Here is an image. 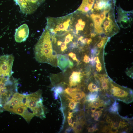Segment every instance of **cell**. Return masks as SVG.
<instances>
[{
  "instance_id": "cell-12",
  "label": "cell",
  "mask_w": 133,
  "mask_h": 133,
  "mask_svg": "<svg viewBox=\"0 0 133 133\" xmlns=\"http://www.w3.org/2000/svg\"><path fill=\"white\" fill-rule=\"evenodd\" d=\"M82 77L81 72L73 71L69 78L70 86H75L80 83Z\"/></svg>"
},
{
  "instance_id": "cell-6",
  "label": "cell",
  "mask_w": 133,
  "mask_h": 133,
  "mask_svg": "<svg viewBox=\"0 0 133 133\" xmlns=\"http://www.w3.org/2000/svg\"><path fill=\"white\" fill-rule=\"evenodd\" d=\"M117 17L116 20L121 28L126 29L132 24L133 20V11L123 10L119 5L116 7Z\"/></svg>"
},
{
  "instance_id": "cell-17",
  "label": "cell",
  "mask_w": 133,
  "mask_h": 133,
  "mask_svg": "<svg viewBox=\"0 0 133 133\" xmlns=\"http://www.w3.org/2000/svg\"><path fill=\"white\" fill-rule=\"evenodd\" d=\"M97 109H93L91 110L92 113L91 116L96 121H98L99 118L102 114V112L101 109L97 110Z\"/></svg>"
},
{
  "instance_id": "cell-31",
  "label": "cell",
  "mask_w": 133,
  "mask_h": 133,
  "mask_svg": "<svg viewBox=\"0 0 133 133\" xmlns=\"http://www.w3.org/2000/svg\"><path fill=\"white\" fill-rule=\"evenodd\" d=\"M100 53V51H96L95 52V53L96 55H98Z\"/></svg>"
},
{
  "instance_id": "cell-14",
  "label": "cell",
  "mask_w": 133,
  "mask_h": 133,
  "mask_svg": "<svg viewBox=\"0 0 133 133\" xmlns=\"http://www.w3.org/2000/svg\"><path fill=\"white\" fill-rule=\"evenodd\" d=\"M101 84L102 89L107 91L109 88L108 79L104 75H100L98 76Z\"/></svg>"
},
{
  "instance_id": "cell-8",
  "label": "cell",
  "mask_w": 133,
  "mask_h": 133,
  "mask_svg": "<svg viewBox=\"0 0 133 133\" xmlns=\"http://www.w3.org/2000/svg\"><path fill=\"white\" fill-rule=\"evenodd\" d=\"M14 59L12 54L0 56V76H12L13 72L12 69Z\"/></svg>"
},
{
  "instance_id": "cell-28",
  "label": "cell",
  "mask_w": 133,
  "mask_h": 133,
  "mask_svg": "<svg viewBox=\"0 0 133 133\" xmlns=\"http://www.w3.org/2000/svg\"><path fill=\"white\" fill-rule=\"evenodd\" d=\"M72 117L68 116L67 117V121L68 124L70 126H71L72 127H73L74 124H72V119L71 118Z\"/></svg>"
},
{
  "instance_id": "cell-26",
  "label": "cell",
  "mask_w": 133,
  "mask_h": 133,
  "mask_svg": "<svg viewBox=\"0 0 133 133\" xmlns=\"http://www.w3.org/2000/svg\"><path fill=\"white\" fill-rule=\"evenodd\" d=\"M68 55L73 60L75 61L78 62H79V61L76 57V55L74 53L71 52L68 53Z\"/></svg>"
},
{
  "instance_id": "cell-10",
  "label": "cell",
  "mask_w": 133,
  "mask_h": 133,
  "mask_svg": "<svg viewBox=\"0 0 133 133\" xmlns=\"http://www.w3.org/2000/svg\"><path fill=\"white\" fill-rule=\"evenodd\" d=\"M29 33L27 25L26 24L21 25L16 30L15 35V41L18 43L25 41L28 36Z\"/></svg>"
},
{
  "instance_id": "cell-23",
  "label": "cell",
  "mask_w": 133,
  "mask_h": 133,
  "mask_svg": "<svg viewBox=\"0 0 133 133\" xmlns=\"http://www.w3.org/2000/svg\"><path fill=\"white\" fill-rule=\"evenodd\" d=\"M96 62L97 63L96 65V69L99 71L100 72L102 69V65L100 62L99 58L97 57L96 58Z\"/></svg>"
},
{
  "instance_id": "cell-21",
  "label": "cell",
  "mask_w": 133,
  "mask_h": 133,
  "mask_svg": "<svg viewBox=\"0 0 133 133\" xmlns=\"http://www.w3.org/2000/svg\"><path fill=\"white\" fill-rule=\"evenodd\" d=\"M80 90L78 88L68 87L65 89L64 91L66 93L69 95L73 92Z\"/></svg>"
},
{
  "instance_id": "cell-2",
  "label": "cell",
  "mask_w": 133,
  "mask_h": 133,
  "mask_svg": "<svg viewBox=\"0 0 133 133\" xmlns=\"http://www.w3.org/2000/svg\"><path fill=\"white\" fill-rule=\"evenodd\" d=\"M70 25L73 33L78 36H87L95 32L94 24L87 13L76 10L71 13Z\"/></svg>"
},
{
  "instance_id": "cell-25",
  "label": "cell",
  "mask_w": 133,
  "mask_h": 133,
  "mask_svg": "<svg viewBox=\"0 0 133 133\" xmlns=\"http://www.w3.org/2000/svg\"><path fill=\"white\" fill-rule=\"evenodd\" d=\"M53 90H55L58 94L62 93L63 91V87L60 86H58L56 87H54L53 88Z\"/></svg>"
},
{
  "instance_id": "cell-15",
  "label": "cell",
  "mask_w": 133,
  "mask_h": 133,
  "mask_svg": "<svg viewBox=\"0 0 133 133\" xmlns=\"http://www.w3.org/2000/svg\"><path fill=\"white\" fill-rule=\"evenodd\" d=\"M68 95L76 101L81 100L84 98L86 96L84 93L83 91H81V90L73 92Z\"/></svg>"
},
{
  "instance_id": "cell-20",
  "label": "cell",
  "mask_w": 133,
  "mask_h": 133,
  "mask_svg": "<svg viewBox=\"0 0 133 133\" xmlns=\"http://www.w3.org/2000/svg\"><path fill=\"white\" fill-rule=\"evenodd\" d=\"M118 106L116 101H115L110 108L111 112L113 113L117 114L118 112Z\"/></svg>"
},
{
  "instance_id": "cell-27",
  "label": "cell",
  "mask_w": 133,
  "mask_h": 133,
  "mask_svg": "<svg viewBox=\"0 0 133 133\" xmlns=\"http://www.w3.org/2000/svg\"><path fill=\"white\" fill-rule=\"evenodd\" d=\"M96 125H95L93 127L89 128L88 129V131L90 133H93L94 132L96 131L97 130V128L96 127Z\"/></svg>"
},
{
  "instance_id": "cell-30",
  "label": "cell",
  "mask_w": 133,
  "mask_h": 133,
  "mask_svg": "<svg viewBox=\"0 0 133 133\" xmlns=\"http://www.w3.org/2000/svg\"><path fill=\"white\" fill-rule=\"evenodd\" d=\"M68 116H70L72 117H73L72 113V112H69L68 113Z\"/></svg>"
},
{
  "instance_id": "cell-11",
  "label": "cell",
  "mask_w": 133,
  "mask_h": 133,
  "mask_svg": "<svg viewBox=\"0 0 133 133\" xmlns=\"http://www.w3.org/2000/svg\"><path fill=\"white\" fill-rule=\"evenodd\" d=\"M95 0H82V2L77 10L88 14L92 8Z\"/></svg>"
},
{
  "instance_id": "cell-24",
  "label": "cell",
  "mask_w": 133,
  "mask_h": 133,
  "mask_svg": "<svg viewBox=\"0 0 133 133\" xmlns=\"http://www.w3.org/2000/svg\"><path fill=\"white\" fill-rule=\"evenodd\" d=\"M61 41V43L59 46H60V47L61 50L62 52H63L67 49V44L64 42H62Z\"/></svg>"
},
{
  "instance_id": "cell-1",
  "label": "cell",
  "mask_w": 133,
  "mask_h": 133,
  "mask_svg": "<svg viewBox=\"0 0 133 133\" xmlns=\"http://www.w3.org/2000/svg\"><path fill=\"white\" fill-rule=\"evenodd\" d=\"M33 49L35 59L38 62L56 66V53L53 50L50 34L46 27Z\"/></svg>"
},
{
  "instance_id": "cell-29",
  "label": "cell",
  "mask_w": 133,
  "mask_h": 133,
  "mask_svg": "<svg viewBox=\"0 0 133 133\" xmlns=\"http://www.w3.org/2000/svg\"><path fill=\"white\" fill-rule=\"evenodd\" d=\"M83 60L84 62L87 63H89L91 59L87 55L85 54L84 56Z\"/></svg>"
},
{
  "instance_id": "cell-18",
  "label": "cell",
  "mask_w": 133,
  "mask_h": 133,
  "mask_svg": "<svg viewBox=\"0 0 133 133\" xmlns=\"http://www.w3.org/2000/svg\"><path fill=\"white\" fill-rule=\"evenodd\" d=\"M99 89V87L96 84L92 82L89 84L88 87V89L90 93H98Z\"/></svg>"
},
{
  "instance_id": "cell-5",
  "label": "cell",
  "mask_w": 133,
  "mask_h": 133,
  "mask_svg": "<svg viewBox=\"0 0 133 133\" xmlns=\"http://www.w3.org/2000/svg\"><path fill=\"white\" fill-rule=\"evenodd\" d=\"M108 115L106 120L108 124V126L110 128L112 133L118 132L119 130L126 128L129 125L128 119L126 118H122L117 114Z\"/></svg>"
},
{
  "instance_id": "cell-7",
  "label": "cell",
  "mask_w": 133,
  "mask_h": 133,
  "mask_svg": "<svg viewBox=\"0 0 133 133\" xmlns=\"http://www.w3.org/2000/svg\"><path fill=\"white\" fill-rule=\"evenodd\" d=\"M19 6L22 12L26 14H32L46 0H14Z\"/></svg>"
},
{
  "instance_id": "cell-3",
  "label": "cell",
  "mask_w": 133,
  "mask_h": 133,
  "mask_svg": "<svg viewBox=\"0 0 133 133\" xmlns=\"http://www.w3.org/2000/svg\"><path fill=\"white\" fill-rule=\"evenodd\" d=\"M18 83L12 76H0V112L13 95L17 92Z\"/></svg>"
},
{
  "instance_id": "cell-13",
  "label": "cell",
  "mask_w": 133,
  "mask_h": 133,
  "mask_svg": "<svg viewBox=\"0 0 133 133\" xmlns=\"http://www.w3.org/2000/svg\"><path fill=\"white\" fill-rule=\"evenodd\" d=\"M89 102L88 104V107L94 109H99L101 107L105 106L107 104L99 96Z\"/></svg>"
},
{
  "instance_id": "cell-22",
  "label": "cell",
  "mask_w": 133,
  "mask_h": 133,
  "mask_svg": "<svg viewBox=\"0 0 133 133\" xmlns=\"http://www.w3.org/2000/svg\"><path fill=\"white\" fill-rule=\"evenodd\" d=\"M70 100L69 104V107L70 108L71 110L75 109L78 102L72 99H69Z\"/></svg>"
},
{
  "instance_id": "cell-19",
  "label": "cell",
  "mask_w": 133,
  "mask_h": 133,
  "mask_svg": "<svg viewBox=\"0 0 133 133\" xmlns=\"http://www.w3.org/2000/svg\"><path fill=\"white\" fill-rule=\"evenodd\" d=\"M98 97V93H90L86 97V100L89 102L95 99Z\"/></svg>"
},
{
  "instance_id": "cell-4",
  "label": "cell",
  "mask_w": 133,
  "mask_h": 133,
  "mask_svg": "<svg viewBox=\"0 0 133 133\" xmlns=\"http://www.w3.org/2000/svg\"><path fill=\"white\" fill-rule=\"evenodd\" d=\"M109 91L110 95L116 100L127 104L133 101V91L132 89L120 87L111 83Z\"/></svg>"
},
{
  "instance_id": "cell-9",
  "label": "cell",
  "mask_w": 133,
  "mask_h": 133,
  "mask_svg": "<svg viewBox=\"0 0 133 133\" xmlns=\"http://www.w3.org/2000/svg\"><path fill=\"white\" fill-rule=\"evenodd\" d=\"M116 0H95L88 14L99 13L115 9Z\"/></svg>"
},
{
  "instance_id": "cell-16",
  "label": "cell",
  "mask_w": 133,
  "mask_h": 133,
  "mask_svg": "<svg viewBox=\"0 0 133 133\" xmlns=\"http://www.w3.org/2000/svg\"><path fill=\"white\" fill-rule=\"evenodd\" d=\"M85 121L82 119L77 120L76 122L73 129L75 133H79L81 132L83 129Z\"/></svg>"
}]
</instances>
